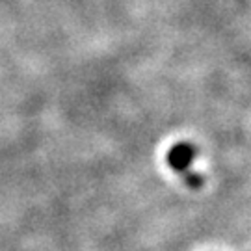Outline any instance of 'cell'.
<instances>
[{
  "mask_svg": "<svg viewBox=\"0 0 251 251\" xmlns=\"http://www.w3.org/2000/svg\"><path fill=\"white\" fill-rule=\"evenodd\" d=\"M198 154V149L196 145L188 144V142H180V144H175L168 151V166H170L173 171H177L182 175L184 182L188 184L190 188H199L203 186V177L198 175V173H192L190 168H192V162Z\"/></svg>",
  "mask_w": 251,
  "mask_h": 251,
  "instance_id": "obj_1",
  "label": "cell"
}]
</instances>
